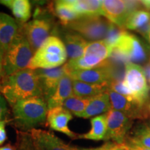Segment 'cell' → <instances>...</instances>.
<instances>
[{
  "label": "cell",
  "instance_id": "obj_1",
  "mask_svg": "<svg viewBox=\"0 0 150 150\" xmlns=\"http://www.w3.org/2000/svg\"><path fill=\"white\" fill-rule=\"evenodd\" d=\"M0 94L12 107L18 101L33 97H42L35 70L26 68L0 80Z\"/></svg>",
  "mask_w": 150,
  "mask_h": 150
},
{
  "label": "cell",
  "instance_id": "obj_2",
  "mask_svg": "<svg viewBox=\"0 0 150 150\" xmlns=\"http://www.w3.org/2000/svg\"><path fill=\"white\" fill-rule=\"evenodd\" d=\"M47 111V102L40 97L22 99L12 106L15 123L23 131H31L44 124Z\"/></svg>",
  "mask_w": 150,
  "mask_h": 150
},
{
  "label": "cell",
  "instance_id": "obj_3",
  "mask_svg": "<svg viewBox=\"0 0 150 150\" xmlns=\"http://www.w3.org/2000/svg\"><path fill=\"white\" fill-rule=\"evenodd\" d=\"M67 58L65 46L56 35H50L33 54L27 68L50 70L63 66Z\"/></svg>",
  "mask_w": 150,
  "mask_h": 150
},
{
  "label": "cell",
  "instance_id": "obj_4",
  "mask_svg": "<svg viewBox=\"0 0 150 150\" xmlns=\"http://www.w3.org/2000/svg\"><path fill=\"white\" fill-rule=\"evenodd\" d=\"M33 54L20 26L18 34L4 54L3 76H8L27 68Z\"/></svg>",
  "mask_w": 150,
  "mask_h": 150
},
{
  "label": "cell",
  "instance_id": "obj_5",
  "mask_svg": "<svg viewBox=\"0 0 150 150\" xmlns=\"http://www.w3.org/2000/svg\"><path fill=\"white\" fill-rule=\"evenodd\" d=\"M111 52V47L104 40L88 42L82 57L78 59L70 60L65 63L66 73L75 70H88L100 66L107 58L110 57Z\"/></svg>",
  "mask_w": 150,
  "mask_h": 150
},
{
  "label": "cell",
  "instance_id": "obj_6",
  "mask_svg": "<svg viewBox=\"0 0 150 150\" xmlns=\"http://www.w3.org/2000/svg\"><path fill=\"white\" fill-rule=\"evenodd\" d=\"M109 20L102 16H81L66 27L84 38L86 40H104L111 25Z\"/></svg>",
  "mask_w": 150,
  "mask_h": 150
},
{
  "label": "cell",
  "instance_id": "obj_7",
  "mask_svg": "<svg viewBox=\"0 0 150 150\" xmlns=\"http://www.w3.org/2000/svg\"><path fill=\"white\" fill-rule=\"evenodd\" d=\"M123 83L134 95L136 102L143 106L149 95V86L147 85L146 75L140 65L134 63L125 65V79Z\"/></svg>",
  "mask_w": 150,
  "mask_h": 150
},
{
  "label": "cell",
  "instance_id": "obj_8",
  "mask_svg": "<svg viewBox=\"0 0 150 150\" xmlns=\"http://www.w3.org/2000/svg\"><path fill=\"white\" fill-rule=\"evenodd\" d=\"M21 28L35 52L50 36L53 29V22L50 18L38 16L33 20L22 24Z\"/></svg>",
  "mask_w": 150,
  "mask_h": 150
},
{
  "label": "cell",
  "instance_id": "obj_9",
  "mask_svg": "<svg viewBox=\"0 0 150 150\" xmlns=\"http://www.w3.org/2000/svg\"><path fill=\"white\" fill-rule=\"evenodd\" d=\"M107 129L104 140L122 145L125 143L133 120L122 112L110 109L106 113Z\"/></svg>",
  "mask_w": 150,
  "mask_h": 150
},
{
  "label": "cell",
  "instance_id": "obj_10",
  "mask_svg": "<svg viewBox=\"0 0 150 150\" xmlns=\"http://www.w3.org/2000/svg\"><path fill=\"white\" fill-rule=\"evenodd\" d=\"M112 51L123 56L128 62H142L146 54L141 43L135 35L125 31L112 47Z\"/></svg>",
  "mask_w": 150,
  "mask_h": 150
},
{
  "label": "cell",
  "instance_id": "obj_11",
  "mask_svg": "<svg viewBox=\"0 0 150 150\" xmlns=\"http://www.w3.org/2000/svg\"><path fill=\"white\" fill-rule=\"evenodd\" d=\"M72 80L79 81L88 83L109 85L114 79L113 70L111 64L105 61L100 66L88 70H75L66 73Z\"/></svg>",
  "mask_w": 150,
  "mask_h": 150
},
{
  "label": "cell",
  "instance_id": "obj_12",
  "mask_svg": "<svg viewBox=\"0 0 150 150\" xmlns=\"http://www.w3.org/2000/svg\"><path fill=\"white\" fill-rule=\"evenodd\" d=\"M107 93L109 95L111 109L122 112L131 119H144L147 117V114L141 105L134 99L120 95L108 88Z\"/></svg>",
  "mask_w": 150,
  "mask_h": 150
},
{
  "label": "cell",
  "instance_id": "obj_13",
  "mask_svg": "<svg viewBox=\"0 0 150 150\" xmlns=\"http://www.w3.org/2000/svg\"><path fill=\"white\" fill-rule=\"evenodd\" d=\"M42 98L47 101L56 91L60 80L66 74L65 64L50 70H35Z\"/></svg>",
  "mask_w": 150,
  "mask_h": 150
},
{
  "label": "cell",
  "instance_id": "obj_14",
  "mask_svg": "<svg viewBox=\"0 0 150 150\" xmlns=\"http://www.w3.org/2000/svg\"><path fill=\"white\" fill-rule=\"evenodd\" d=\"M72 113L63 107L59 106L48 109L46 122L52 130L62 133L72 139H77L79 135L70 130L68 124L72 120Z\"/></svg>",
  "mask_w": 150,
  "mask_h": 150
},
{
  "label": "cell",
  "instance_id": "obj_15",
  "mask_svg": "<svg viewBox=\"0 0 150 150\" xmlns=\"http://www.w3.org/2000/svg\"><path fill=\"white\" fill-rule=\"evenodd\" d=\"M30 134L36 145L42 150H83L66 144L52 132L40 129H33Z\"/></svg>",
  "mask_w": 150,
  "mask_h": 150
},
{
  "label": "cell",
  "instance_id": "obj_16",
  "mask_svg": "<svg viewBox=\"0 0 150 150\" xmlns=\"http://www.w3.org/2000/svg\"><path fill=\"white\" fill-rule=\"evenodd\" d=\"M102 16L111 23L120 28L125 27L127 18L130 14L127 1L122 0L102 1Z\"/></svg>",
  "mask_w": 150,
  "mask_h": 150
},
{
  "label": "cell",
  "instance_id": "obj_17",
  "mask_svg": "<svg viewBox=\"0 0 150 150\" xmlns=\"http://www.w3.org/2000/svg\"><path fill=\"white\" fill-rule=\"evenodd\" d=\"M16 19L9 15L0 12V48L4 54L14 40L20 30Z\"/></svg>",
  "mask_w": 150,
  "mask_h": 150
},
{
  "label": "cell",
  "instance_id": "obj_18",
  "mask_svg": "<svg viewBox=\"0 0 150 150\" xmlns=\"http://www.w3.org/2000/svg\"><path fill=\"white\" fill-rule=\"evenodd\" d=\"M72 82L73 80L67 74L61 78L55 92L47 101L48 109L62 106L65 101L72 96L73 95Z\"/></svg>",
  "mask_w": 150,
  "mask_h": 150
},
{
  "label": "cell",
  "instance_id": "obj_19",
  "mask_svg": "<svg viewBox=\"0 0 150 150\" xmlns=\"http://www.w3.org/2000/svg\"><path fill=\"white\" fill-rule=\"evenodd\" d=\"M64 43L67 57L70 60L78 59L83 55L88 41L76 33H67L64 35Z\"/></svg>",
  "mask_w": 150,
  "mask_h": 150
},
{
  "label": "cell",
  "instance_id": "obj_20",
  "mask_svg": "<svg viewBox=\"0 0 150 150\" xmlns=\"http://www.w3.org/2000/svg\"><path fill=\"white\" fill-rule=\"evenodd\" d=\"M0 4L7 7L16 21L27 23L31 16V4L28 0H0Z\"/></svg>",
  "mask_w": 150,
  "mask_h": 150
},
{
  "label": "cell",
  "instance_id": "obj_21",
  "mask_svg": "<svg viewBox=\"0 0 150 150\" xmlns=\"http://www.w3.org/2000/svg\"><path fill=\"white\" fill-rule=\"evenodd\" d=\"M111 109L109 95L107 91L93 97L80 117L89 118L108 112Z\"/></svg>",
  "mask_w": 150,
  "mask_h": 150
},
{
  "label": "cell",
  "instance_id": "obj_22",
  "mask_svg": "<svg viewBox=\"0 0 150 150\" xmlns=\"http://www.w3.org/2000/svg\"><path fill=\"white\" fill-rule=\"evenodd\" d=\"M72 88L73 95L83 99H91L108 90V86L106 84L88 83L76 80H73Z\"/></svg>",
  "mask_w": 150,
  "mask_h": 150
},
{
  "label": "cell",
  "instance_id": "obj_23",
  "mask_svg": "<svg viewBox=\"0 0 150 150\" xmlns=\"http://www.w3.org/2000/svg\"><path fill=\"white\" fill-rule=\"evenodd\" d=\"M52 11L59 19L61 24L64 26H67L69 23L81 17L74 10L69 2V0L54 1L52 6Z\"/></svg>",
  "mask_w": 150,
  "mask_h": 150
},
{
  "label": "cell",
  "instance_id": "obj_24",
  "mask_svg": "<svg viewBox=\"0 0 150 150\" xmlns=\"http://www.w3.org/2000/svg\"><path fill=\"white\" fill-rule=\"evenodd\" d=\"M91 129L86 134L79 135L78 138L92 140H104L107 129L106 114L95 116L91 120Z\"/></svg>",
  "mask_w": 150,
  "mask_h": 150
},
{
  "label": "cell",
  "instance_id": "obj_25",
  "mask_svg": "<svg viewBox=\"0 0 150 150\" xmlns=\"http://www.w3.org/2000/svg\"><path fill=\"white\" fill-rule=\"evenodd\" d=\"M80 16H102V2L99 0H69Z\"/></svg>",
  "mask_w": 150,
  "mask_h": 150
},
{
  "label": "cell",
  "instance_id": "obj_26",
  "mask_svg": "<svg viewBox=\"0 0 150 150\" xmlns=\"http://www.w3.org/2000/svg\"><path fill=\"white\" fill-rule=\"evenodd\" d=\"M150 22V13L145 11H136L129 15L125 27L130 30L141 29Z\"/></svg>",
  "mask_w": 150,
  "mask_h": 150
},
{
  "label": "cell",
  "instance_id": "obj_27",
  "mask_svg": "<svg viewBox=\"0 0 150 150\" xmlns=\"http://www.w3.org/2000/svg\"><path fill=\"white\" fill-rule=\"evenodd\" d=\"M90 99H83L72 95L65 101L62 106L72 114L80 117L89 104Z\"/></svg>",
  "mask_w": 150,
  "mask_h": 150
},
{
  "label": "cell",
  "instance_id": "obj_28",
  "mask_svg": "<svg viewBox=\"0 0 150 150\" xmlns=\"http://www.w3.org/2000/svg\"><path fill=\"white\" fill-rule=\"evenodd\" d=\"M126 140L150 149V127L144 125L137 127L133 136L129 138L127 137Z\"/></svg>",
  "mask_w": 150,
  "mask_h": 150
},
{
  "label": "cell",
  "instance_id": "obj_29",
  "mask_svg": "<svg viewBox=\"0 0 150 150\" xmlns=\"http://www.w3.org/2000/svg\"><path fill=\"white\" fill-rule=\"evenodd\" d=\"M16 150H42L33 140L30 133L17 131Z\"/></svg>",
  "mask_w": 150,
  "mask_h": 150
},
{
  "label": "cell",
  "instance_id": "obj_30",
  "mask_svg": "<svg viewBox=\"0 0 150 150\" xmlns=\"http://www.w3.org/2000/svg\"><path fill=\"white\" fill-rule=\"evenodd\" d=\"M125 31L122 28L117 27L115 24L112 23L104 40L112 48Z\"/></svg>",
  "mask_w": 150,
  "mask_h": 150
},
{
  "label": "cell",
  "instance_id": "obj_31",
  "mask_svg": "<svg viewBox=\"0 0 150 150\" xmlns=\"http://www.w3.org/2000/svg\"><path fill=\"white\" fill-rule=\"evenodd\" d=\"M108 88L111 91L115 92L120 95H123V96L134 99V95H132L131 92L129 91L128 88L125 85L123 82L119 80H113L108 85ZM135 100V99H134Z\"/></svg>",
  "mask_w": 150,
  "mask_h": 150
},
{
  "label": "cell",
  "instance_id": "obj_32",
  "mask_svg": "<svg viewBox=\"0 0 150 150\" xmlns=\"http://www.w3.org/2000/svg\"><path fill=\"white\" fill-rule=\"evenodd\" d=\"M83 150H123L122 149L121 145L115 143V142L107 141L101 147L97 148H82Z\"/></svg>",
  "mask_w": 150,
  "mask_h": 150
},
{
  "label": "cell",
  "instance_id": "obj_33",
  "mask_svg": "<svg viewBox=\"0 0 150 150\" xmlns=\"http://www.w3.org/2000/svg\"><path fill=\"white\" fill-rule=\"evenodd\" d=\"M8 104L4 97L0 94V121L5 120V118L8 114Z\"/></svg>",
  "mask_w": 150,
  "mask_h": 150
},
{
  "label": "cell",
  "instance_id": "obj_34",
  "mask_svg": "<svg viewBox=\"0 0 150 150\" xmlns=\"http://www.w3.org/2000/svg\"><path fill=\"white\" fill-rule=\"evenodd\" d=\"M121 147L123 150H150L148 148L135 143V142L129 141L127 140H125V143L122 144Z\"/></svg>",
  "mask_w": 150,
  "mask_h": 150
},
{
  "label": "cell",
  "instance_id": "obj_35",
  "mask_svg": "<svg viewBox=\"0 0 150 150\" xmlns=\"http://www.w3.org/2000/svg\"><path fill=\"white\" fill-rule=\"evenodd\" d=\"M6 121H0V145H3L7 140V134L6 130Z\"/></svg>",
  "mask_w": 150,
  "mask_h": 150
},
{
  "label": "cell",
  "instance_id": "obj_36",
  "mask_svg": "<svg viewBox=\"0 0 150 150\" xmlns=\"http://www.w3.org/2000/svg\"><path fill=\"white\" fill-rule=\"evenodd\" d=\"M3 59H4V52L0 48V80L3 76Z\"/></svg>",
  "mask_w": 150,
  "mask_h": 150
},
{
  "label": "cell",
  "instance_id": "obj_37",
  "mask_svg": "<svg viewBox=\"0 0 150 150\" xmlns=\"http://www.w3.org/2000/svg\"><path fill=\"white\" fill-rule=\"evenodd\" d=\"M0 150H16V148H15L13 145L11 144H7L2 147H0Z\"/></svg>",
  "mask_w": 150,
  "mask_h": 150
},
{
  "label": "cell",
  "instance_id": "obj_38",
  "mask_svg": "<svg viewBox=\"0 0 150 150\" xmlns=\"http://www.w3.org/2000/svg\"><path fill=\"white\" fill-rule=\"evenodd\" d=\"M140 2L147 10H150V0H145V1H141Z\"/></svg>",
  "mask_w": 150,
  "mask_h": 150
},
{
  "label": "cell",
  "instance_id": "obj_39",
  "mask_svg": "<svg viewBox=\"0 0 150 150\" xmlns=\"http://www.w3.org/2000/svg\"><path fill=\"white\" fill-rule=\"evenodd\" d=\"M147 74L148 76H149V81H150V66H149L147 68Z\"/></svg>",
  "mask_w": 150,
  "mask_h": 150
},
{
  "label": "cell",
  "instance_id": "obj_40",
  "mask_svg": "<svg viewBox=\"0 0 150 150\" xmlns=\"http://www.w3.org/2000/svg\"><path fill=\"white\" fill-rule=\"evenodd\" d=\"M147 40H149V42H150V28H149V33H148V36H147Z\"/></svg>",
  "mask_w": 150,
  "mask_h": 150
},
{
  "label": "cell",
  "instance_id": "obj_41",
  "mask_svg": "<svg viewBox=\"0 0 150 150\" xmlns=\"http://www.w3.org/2000/svg\"><path fill=\"white\" fill-rule=\"evenodd\" d=\"M149 109H150V105H149Z\"/></svg>",
  "mask_w": 150,
  "mask_h": 150
}]
</instances>
